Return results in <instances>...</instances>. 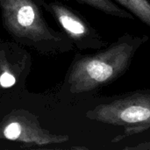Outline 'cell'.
Masks as SVG:
<instances>
[{"label": "cell", "instance_id": "cell-5", "mask_svg": "<svg viewBox=\"0 0 150 150\" xmlns=\"http://www.w3.org/2000/svg\"><path fill=\"white\" fill-rule=\"evenodd\" d=\"M51 13L68 38L80 49L98 48L103 44L98 33L77 12L60 2L37 0Z\"/></svg>", "mask_w": 150, "mask_h": 150}, {"label": "cell", "instance_id": "cell-2", "mask_svg": "<svg viewBox=\"0 0 150 150\" xmlns=\"http://www.w3.org/2000/svg\"><path fill=\"white\" fill-rule=\"evenodd\" d=\"M141 43L138 38H121L95 54L76 58L67 78L70 92H88L118 79L129 68Z\"/></svg>", "mask_w": 150, "mask_h": 150}, {"label": "cell", "instance_id": "cell-6", "mask_svg": "<svg viewBox=\"0 0 150 150\" xmlns=\"http://www.w3.org/2000/svg\"><path fill=\"white\" fill-rule=\"evenodd\" d=\"M30 59L29 54L18 45L0 44V87L10 89L26 76Z\"/></svg>", "mask_w": 150, "mask_h": 150}, {"label": "cell", "instance_id": "cell-8", "mask_svg": "<svg viewBox=\"0 0 150 150\" xmlns=\"http://www.w3.org/2000/svg\"><path fill=\"white\" fill-rule=\"evenodd\" d=\"M116 1L150 27V2L149 0H116Z\"/></svg>", "mask_w": 150, "mask_h": 150}, {"label": "cell", "instance_id": "cell-7", "mask_svg": "<svg viewBox=\"0 0 150 150\" xmlns=\"http://www.w3.org/2000/svg\"><path fill=\"white\" fill-rule=\"evenodd\" d=\"M76 1H78L81 4L90 5L97 10H99L113 17L134 19V17L130 12L120 8L119 5L114 4L112 0H76Z\"/></svg>", "mask_w": 150, "mask_h": 150}, {"label": "cell", "instance_id": "cell-1", "mask_svg": "<svg viewBox=\"0 0 150 150\" xmlns=\"http://www.w3.org/2000/svg\"><path fill=\"white\" fill-rule=\"evenodd\" d=\"M0 11L5 30L18 43L47 55L72 49L68 36L47 23L37 0H0Z\"/></svg>", "mask_w": 150, "mask_h": 150}, {"label": "cell", "instance_id": "cell-9", "mask_svg": "<svg viewBox=\"0 0 150 150\" xmlns=\"http://www.w3.org/2000/svg\"><path fill=\"white\" fill-rule=\"evenodd\" d=\"M131 149H150V144H148V143H146V144H142V145H140V146H138V147L131 148Z\"/></svg>", "mask_w": 150, "mask_h": 150}, {"label": "cell", "instance_id": "cell-3", "mask_svg": "<svg viewBox=\"0 0 150 150\" xmlns=\"http://www.w3.org/2000/svg\"><path fill=\"white\" fill-rule=\"evenodd\" d=\"M86 117L98 122L124 127L128 133L150 127V92L137 91L97 105Z\"/></svg>", "mask_w": 150, "mask_h": 150}, {"label": "cell", "instance_id": "cell-4", "mask_svg": "<svg viewBox=\"0 0 150 150\" xmlns=\"http://www.w3.org/2000/svg\"><path fill=\"white\" fill-rule=\"evenodd\" d=\"M0 140L44 146L64 143L69 141V136L52 134L40 127L35 115L15 110L0 122Z\"/></svg>", "mask_w": 150, "mask_h": 150}]
</instances>
